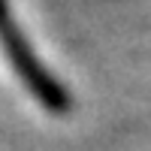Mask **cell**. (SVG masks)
<instances>
[{"label":"cell","instance_id":"cell-1","mask_svg":"<svg viewBox=\"0 0 151 151\" xmlns=\"http://www.w3.org/2000/svg\"><path fill=\"white\" fill-rule=\"evenodd\" d=\"M0 42H3L6 58H9V64L15 67L18 79L27 85V91L36 97V103L45 106L48 112H55V115H64V112L73 109V97L67 94V88L48 73V67L33 55L27 36H24L21 27L15 24L6 0H0Z\"/></svg>","mask_w":151,"mask_h":151}]
</instances>
